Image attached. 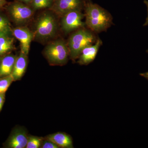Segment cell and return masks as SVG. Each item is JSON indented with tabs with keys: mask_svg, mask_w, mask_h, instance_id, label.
<instances>
[{
	"mask_svg": "<svg viewBox=\"0 0 148 148\" xmlns=\"http://www.w3.org/2000/svg\"><path fill=\"white\" fill-rule=\"evenodd\" d=\"M86 25L92 32L106 31L112 24V17L105 9L88 1L85 5Z\"/></svg>",
	"mask_w": 148,
	"mask_h": 148,
	"instance_id": "obj_1",
	"label": "cell"
},
{
	"mask_svg": "<svg viewBox=\"0 0 148 148\" xmlns=\"http://www.w3.org/2000/svg\"><path fill=\"white\" fill-rule=\"evenodd\" d=\"M96 40L92 31L84 28L77 30L71 35L67 43L70 58L73 61L77 59L83 49L94 44Z\"/></svg>",
	"mask_w": 148,
	"mask_h": 148,
	"instance_id": "obj_2",
	"label": "cell"
},
{
	"mask_svg": "<svg viewBox=\"0 0 148 148\" xmlns=\"http://www.w3.org/2000/svg\"><path fill=\"white\" fill-rule=\"evenodd\" d=\"M43 53L49 64L53 66H63L69 61V48L63 40H56L48 45Z\"/></svg>",
	"mask_w": 148,
	"mask_h": 148,
	"instance_id": "obj_3",
	"label": "cell"
},
{
	"mask_svg": "<svg viewBox=\"0 0 148 148\" xmlns=\"http://www.w3.org/2000/svg\"><path fill=\"white\" fill-rule=\"evenodd\" d=\"M35 29L34 36L39 39L46 40L53 37L57 29L54 16L48 12L43 14L37 20Z\"/></svg>",
	"mask_w": 148,
	"mask_h": 148,
	"instance_id": "obj_4",
	"label": "cell"
},
{
	"mask_svg": "<svg viewBox=\"0 0 148 148\" xmlns=\"http://www.w3.org/2000/svg\"><path fill=\"white\" fill-rule=\"evenodd\" d=\"M8 12L12 21L17 25H23L31 19L34 10L32 8L21 2H15L7 8Z\"/></svg>",
	"mask_w": 148,
	"mask_h": 148,
	"instance_id": "obj_5",
	"label": "cell"
},
{
	"mask_svg": "<svg viewBox=\"0 0 148 148\" xmlns=\"http://www.w3.org/2000/svg\"><path fill=\"white\" fill-rule=\"evenodd\" d=\"M61 26L66 34L84 28L85 23L83 21L84 14L80 10L71 11L61 16Z\"/></svg>",
	"mask_w": 148,
	"mask_h": 148,
	"instance_id": "obj_6",
	"label": "cell"
},
{
	"mask_svg": "<svg viewBox=\"0 0 148 148\" xmlns=\"http://www.w3.org/2000/svg\"><path fill=\"white\" fill-rule=\"evenodd\" d=\"M29 136L27 130L24 127H15L11 132L4 146L7 148H26Z\"/></svg>",
	"mask_w": 148,
	"mask_h": 148,
	"instance_id": "obj_7",
	"label": "cell"
},
{
	"mask_svg": "<svg viewBox=\"0 0 148 148\" xmlns=\"http://www.w3.org/2000/svg\"><path fill=\"white\" fill-rule=\"evenodd\" d=\"M82 5L81 0H54L50 8L58 16H62L71 11L81 10Z\"/></svg>",
	"mask_w": 148,
	"mask_h": 148,
	"instance_id": "obj_8",
	"label": "cell"
},
{
	"mask_svg": "<svg viewBox=\"0 0 148 148\" xmlns=\"http://www.w3.org/2000/svg\"><path fill=\"white\" fill-rule=\"evenodd\" d=\"M12 34L20 42L21 52L28 55L34 34L27 27H18L12 29Z\"/></svg>",
	"mask_w": 148,
	"mask_h": 148,
	"instance_id": "obj_9",
	"label": "cell"
},
{
	"mask_svg": "<svg viewBox=\"0 0 148 148\" xmlns=\"http://www.w3.org/2000/svg\"><path fill=\"white\" fill-rule=\"evenodd\" d=\"M103 42L98 38L93 44L83 49L78 57L77 63L81 65H87L94 61Z\"/></svg>",
	"mask_w": 148,
	"mask_h": 148,
	"instance_id": "obj_10",
	"label": "cell"
},
{
	"mask_svg": "<svg viewBox=\"0 0 148 148\" xmlns=\"http://www.w3.org/2000/svg\"><path fill=\"white\" fill-rule=\"evenodd\" d=\"M28 65L27 55L20 52L17 56L14 66L11 75L13 77L14 81L19 80L24 76Z\"/></svg>",
	"mask_w": 148,
	"mask_h": 148,
	"instance_id": "obj_11",
	"label": "cell"
},
{
	"mask_svg": "<svg viewBox=\"0 0 148 148\" xmlns=\"http://www.w3.org/2000/svg\"><path fill=\"white\" fill-rule=\"evenodd\" d=\"M44 138L53 142L59 148H74L72 137L65 132H56L47 135Z\"/></svg>",
	"mask_w": 148,
	"mask_h": 148,
	"instance_id": "obj_12",
	"label": "cell"
},
{
	"mask_svg": "<svg viewBox=\"0 0 148 148\" xmlns=\"http://www.w3.org/2000/svg\"><path fill=\"white\" fill-rule=\"evenodd\" d=\"M17 56L8 54L2 58L0 62V78L11 75Z\"/></svg>",
	"mask_w": 148,
	"mask_h": 148,
	"instance_id": "obj_13",
	"label": "cell"
},
{
	"mask_svg": "<svg viewBox=\"0 0 148 148\" xmlns=\"http://www.w3.org/2000/svg\"><path fill=\"white\" fill-rule=\"evenodd\" d=\"M11 35L0 32V56L10 52L14 48V38Z\"/></svg>",
	"mask_w": 148,
	"mask_h": 148,
	"instance_id": "obj_14",
	"label": "cell"
},
{
	"mask_svg": "<svg viewBox=\"0 0 148 148\" xmlns=\"http://www.w3.org/2000/svg\"><path fill=\"white\" fill-rule=\"evenodd\" d=\"M54 0H32L31 4L34 10L50 8Z\"/></svg>",
	"mask_w": 148,
	"mask_h": 148,
	"instance_id": "obj_15",
	"label": "cell"
},
{
	"mask_svg": "<svg viewBox=\"0 0 148 148\" xmlns=\"http://www.w3.org/2000/svg\"><path fill=\"white\" fill-rule=\"evenodd\" d=\"M12 30L8 18L4 14L0 12V32L12 35Z\"/></svg>",
	"mask_w": 148,
	"mask_h": 148,
	"instance_id": "obj_16",
	"label": "cell"
},
{
	"mask_svg": "<svg viewBox=\"0 0 148 148\" xmlns=\"http://www.w3.org/2000/svg\"><path fill=\"white\" fill-rule=\"evenodd\" d=\"M13 81V77L11 75L0 78V93H5Z\"/></svg>",
	"mask_w": 148,
	"mask_h": 148,
	"instance_id": "obj_17",
	"label": "cell"
},
{
	"mask_svg": "<svg viewBox=\"0 0 148 148\" xmlns=\"http://www.w3.org/2000/svg\"><path fill=\"white\" fill-rule=\"evenodd\" d=\"M43 138L34 136H29L26 148L40 147Z\"/></svg>",
	"mask_w": 148,
	"mask_h": 148,
	"instance_id": "obj_18",
	"label": "cell"
},
{
	"mask_svg": "<svg viewBox=\"0 0 148 148\" xmlns=\"http://www.w3.org/2000/svg\"><path fill=\"white\" fill-rule=\"evenodd\" d=\"M40 148H59L53 142L43 138Z\"/></svg>",
	"mask_w": 148,
	"mask_h": 148,
	"instance_id": "obj_19",
	"label": "cell"
},
{
	"mask_svg": "<svg viewBox=\"0 0 148 148\" xmlns=\"http://www.w3.org/2000/svg\"><path fill=\"white\" fill-rule=\"evenodd\" d=\"M5 93H0V112L2 109L5 101Z\"/></svg>",
	"mask_w": 148,
	"mask_h": 148,
	"instance_id": "obj_20",
	"label": "cell"
},
{
	"mask_svg": "<svg viewBox=\"0 0 148 148\" xmlns=\"http://www.w3.org/2000/svg\"><path fill=\"white\" fill-rule=\"evenodd\" d=\"M144 3H145V4L147 6V18H146L145 22V24H144V25H143L144 26H148V1L145 0V1H144Z\"/></svg>",
	"mask_w": 148,
	"mask_h": 148,
	"instance_id": "obj_21",
	"label": "cell"
},
{
	"mask_svg": "<svg viewBox=\"0 0 148 148\" xmlns=\"http://www.w3.org/2000/svg\"><path fill=\"white\" fill-rule=\"evenodd\" d=\"M147 52L148 53V49L147 50ZM140 75L142 77H143L145 78L147 80H148V71L145 72V73H140Z\"/></svg>",
	"mask_w": 148,
	"mask_h": 148,
	"instance_id": "obj_22",
	"label": "cell"
},
{
	"mask_svg": "<svg viewBox=\"0 0 148 148\" xmlns=\"http://www.w3.org/2000/svg\"><path fill=\"white\" fill-rule=\"evenodd\" d=\"M6 3V0H0V8L5 5Z\"/></svg>",
	"mask_w": 148,
	"mask_h": 148,
	"instance_id": "obj_23",
	"label": "cell"
},
{
	"mask_svg": "<svg viewBox=\"0 0 148 148\" xmlns=\"http://www.w3.org/2000/svg\"><path fill=\"white\" fill-rule=\"evenodd\" d=\"M18 1L25 4H31L32 0H18Z\"/></svg>",
	"mask_w": 148,
	"mask_h": 148,
	"instance_id": "obj_24",
	"label": "cell"
},
{
	"mask_svg": "<svg viewBox=\"0 0 148 148\" xmlns=\"http://www.w3.org/2000/svg\"><path fill=\"white\" fill-rule=\"evenodd\" d=\"M2 57H1V56H0V62H1V60Z\"/></svg>",
	"mask_w": 148,
	"mask_h": 148,
	"instance_id": "obj_25",
	"label": "cell"
},
{
	"mask_svg": "<svg viewBox=\"0 0 148 148\" xmlns=\"http://www.w3.org/2000/svg\"><path fill=\"white\" fill-rule=\"evenodd\" d=\"M88 1H90V0H87Z\"/></svg>",
	"mask_w": 148,
	"mask_h": 148,
	"instance_id": "obj_26",
	"label": "cell"
}]
</instances>
